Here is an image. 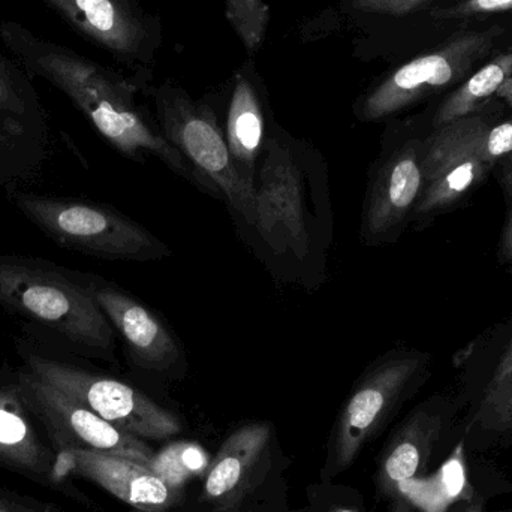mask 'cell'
Segmentation results:
<instances>
[{
	"label": "cell",
	"instance_id": "cell-31",
	"mask_svg": "<svg viewBox=\"0 0 512 512\" xmlns=\"http://www.w3.org/2000/svg\"><path fill=\"white\" fill-rule=\"evenodd\" d=\"M0 512H39L33 508L26 507V505L15 504V502L8 501V499L0 498Z\"/></svg>",
	"mask_w": 512,
	"mask_h": 512
},
{
	"label": "cell",
	"instance_id": "cell-10",
	"mask_svg": "<svg viewBox=\"0 0 512 512\" xmlns=\"http://www.w3.org/2000/svg\"><path fill=\"white\" fill-rule=\"evenodd\" d=\"M424 138L385 144L364 194L360 239L366 246L393 245L414 218L424 189Z\"/></svg>",
	"mask_w": 512,
	"mask_h": 512
},
{
	"label": "cell",
	"instance_id": "cell-7",
	"mask_svg": "<svg viewBox=\"0 0 512 512\" xmlns=\"http://www.w3.org/2000/svg\"><path fill=\"white\" fill-rule=\"evenodd\" d=\"M20 354L24 366L36 378L68 394L129 435L143 441H162L182 432V423L173 412L125 382L54 360L32 349H21Z\"/></svg>",
	"mask_w": 512,
	"mask_h": 512
},
{
	"label": "cell",
	"instance_id": "cell-13",
	"mask_svg": "<svg viewBox=\"0 0 512 512\" xmlns=\"http://www.w3.org/2000/svg\"><path fill=\"white\" fill-rule=\"evenodd\" d=\"M89 277L93 295L131 360L147 372L173 375L186 364L182 346L170 328L143 303L101 277Z\"/></svg>",
	"mask_w": 512,
	"mask_h": 512
},
{
	"label": "cell",
	"instance_id": "cell-32",
	"mask_svg": "<svg viewBox=\"0 0 512 512\" xmlns=\"http://www.w3.org/2000/svg\"><path fill=\"white\" fill-rule=\"evenodd\" d=\"M331 512H358V511H355V510H352V508H334L333 511Z\"/></svg>",
	"mask_w": 512,
	"mask_h": 512
},
{
	"label": "cell",
	"instance_id": "cell-6",
	"mask_svg": "<svg viewBox=\"0 0 512 512\" xmlns=\"http://www.w3.org/2000/svg\"><path fill=\"white\" fill-rule=\"evenodd\" d=\"M429 357L412 349L391 351L367 367L343 405L333 435L334 474L345 471L381 432L426 376Z\"/></svg>",
	"mask_w": 512,
	"mask_h": 512
},
{
	"label": "cell",
	"instance_id": "cell-14",
	"mask_svg": "<svg viewBox=\"0 0 512 512\" xmlns=\"http://www.w3.org/2000/svg\"><path fill=\"white\" fill-rule=\"evenodd\" d=\"M54 472L86 478L125 504L144 512L168 511L182 496L147 466L99 451L80 448L60 450Z\"/></svg>",
	"mask_w": 512,
	"mask_h": 512
},
{
	"label": "cell",
	"instance_id": "cell-19",
	"mask_svg": "<svg viewBox=\"0 0 512 512\" xmlns=\"http://www.w3.org/2000/svg\"><path fill=\"white\" fill-rule=\"evenodd\" d=\"M471 493L466 480L463 445L444 463L435 475L415 478L399 487L396 504L391 512H445L457 499H465Z\"/></svg>",
	"mask_w": 512,
	"mask_h": 512
},
{
	"label": "cell",
	"instance_id": "cell-30",
	"mask_svg": "<svg viewBox=\"0 0 512 512\" xmlns=\"http://www.w3.org/2000/svg\"><path fill=\"white\" fill-rule=\"evenodd\" d=\"M499 254H501L502 261L512 265V210L510 216H508L504 233H502L501 252Z\"/></svg>",
	"mask_w": 512,
	"mask_h": 512
},
{
	"label": "cell",
	"instance_id": "cell-27",
	"mask_svg": "<svg viewBox=\"0 0 512 512\" xmlns=\"http://www.w3.org/2000/svg\"><path fill=\"white\" fill-rule=\"evenodd\" d=\"M512 0H460L448 8L436 9L433 15L444 20L451 18H468L474 15L495 14V12L511 11Z\"/></svg>",
	"mask_w": 512,
	"mask_h": 512
},
{
	"label": "cell",
	"instance_id": "cell-2",
	"mask_svg": "<svg viewBox=\"0 0 512 512\" xmlns=\"http://www.w3.org/2000/svg\"><path fill=\"white\" fill-rule=\"evenodd\" d=\"M0 41L30 78L60 90L114 149L131 159L156 156L203 191L200 177L182 153L144 119L122 75L35 35L18 21L0 20Z\"/></svg>",
	"mask_w": 512,
	"mask_h": 512
},
{
	"label": "cell",
	"instance_id": "cell-8",
	"mask_svg": "<svg viewBox=\"0 0 512 512\" xmlns=\"http://www.w3.org/2000/svg\"><path fill=\"white\" fill-rule=\"evenodd\" d=\"M490 123L483 114H469L424 138V189L412 221H432L450 212L492 173L481 153Z\"/></svg>",
	"mask_w": 512,
	"mask_h": 512
},
{
	"label": "cell",
	"instance_id": "cell-1",
	"mask_svg": "<svg viewBox=\"0 0 512 512\" xmlns=\"http://www.w3.org/2000/svg\"><path fill=\"white\" fill-rule=\"evenodd\" d=\"M249 236L276 279L306 288L327 279L333 245L327 162L280 128L268 132L259 158Z\"/></svg>",
	"mask_w": 512,
	"mask_h": 512
},
{
	"label": "cell",
	"instance_id": "cell-25",
	"mask_svg": "<svg viewBox=\"0 0 512 512\" xmlns=\"http://www.w3.org/2000/svg\"><path fill=\"white\" fill-rule=\"evenodd\" d=\"M478 421L490 432L504 433L512 430V379L496 390L484 393Z\"/></svg>",
	"mask_w": 512,
	"mask_h": 512
},
{
	"label": "cell",
	"instance_id": "cell-29",
	"mask_svg": "<svg viewBox=\"0 0 512 512\" xmlns=\"http://www.w3.org/2000/svg\"><path fill=\"white\" fill-rule=\"evenodd\" d=\"M512 379V339L508 342L507 348L502 352L501 358H499L498 366H496L495 372H493L492 379H490L489 385H487V391L496 390L501 385L507 384Z\"/></svg>",
	"mask_w": 512,
	"mask_h": 512
},
{
	"label": "cell",
	"instance_id": "cell-5",
	"mask_svg": "<svg viewBox=\"0 0 512 512\" xmlns=\"http://www.w3.org/2000/svg\"><path fill=\"white\" fill-rule=\"evenodd\" d=\"M156 108L162 135L194 168L203 191L224 198L237 224L249 233L255 222V189L237 171L215 113L174 87L159 90Z\"/></svg>",
	"mask_w": 512,
	"mask_h": 512
},
{
	"label": "cell",
	"instance_id": "cell-28",
	"mask_svg": "<svg viewBox=\"0 0 512 512\" xmlns=\"http://www.w3.org/2000/svg\"><path fill=\"white\" fill-rule=\"evenodd\" d=\"M430 2L432 0H348V5L354 11L402 17L418 11Z\"/></svg>",
	"mask_w": 512,
	"mask_h": 512
},
{
	"label": "cell",
	"instance_id": "cell-21",
	"mask_svg": "<svg viewBox=\"0 0 512 512\" xmlns=\"http://www.w3.org/2000/svg\"><path fill=\"white\" fill-rule=\"evenodd\" d=\"M512 75V50L478 69L462 86L457 87L436 111L433 126L445 125L478 113V108L495 95Z\"/></svg>",
	"mask_w": 512,
	"mask_h": 512
},
{
	"label": "cell",
	"instance_id": "cell-26",
	"mask_svg": "<svg viewBox=\"0 0 512 512\" xmlns=\"http://www.w3.org/2000/svg\"><path fill=\"white\" fill-rule=\"evenodd\" d=\"M481 153L492 170L512 156V117L498 125L490 123L489 129L484 134Z\"/></svg>",
	"mask_w": 512,
	"mask_h": 512
},
{
	"label": "cell",
	"instance_id": "cell-16",
	"mask_svg": "<svg viewBox=\"0 0 512 512\" xmlns=\"http://www.w3.org/2000/svg\"><path fill=\"white\" fill-rule=\"evenodd\" d=\"M444 418L439 411L423 405L394 433L382 453L376 484L382 496L396 504L399 487L406 481L423 477L433 448L442 432Z\"/></svg>",
	"mask_w": 512,
	"mask_h": 512
},
{
	"label": "cell",
	"instance_id": "cell-23",
	"mask_svg": "<svg viewBox=\"0 0 512 512\" xmlns=\"http://www.w3.org/2000/svg\"><path fill=\"white\" fill-rule=\"evenodd\" d=\"M210 462V454L198 442L177 441L153 454L149 469L168 487L182 493L186 484L206 477Z\"/></svg>",
	"mask_w": 512,
	"mask_h": 512
},
{
	"label": "cell",
	"instance_id": "cell-9",
	"mask_svg": "<svg viewBox=\"0 0 512 512\" xmlns=\"http://www.w3.org/2000/svg\"><path fill=\"white\" fill-rule=\"evenodd\" d=\"M499 33V29L459 33L438 50L400 66L361 99L357 116L364 122H378L460 83L492 53Z\"/></svg>",
	"mask_w": 512,
	"mask_h": 512
},
{
	"label": "cell",
	"instance_id": "cell-4",
	"mask_svg": "<svg viewBox=\"0 0 512 512\" xmlns=\"http://www.w3.org/2000/svg\"><path fill=\"white\" fill-rule=\"evenodd\" d=\"M18 212L59 248L113 261H155L171 249L138 222L104 204L9 189Z\"/></svg>",
	"mask_w": 512,
	"mask_h": 512
},
{
	"label": "cell",
	"instance_id": "cell-3",
	"mask_svg": "<svg viewBox=\"0 0 512 512\" xmlns=\"http://www.w3.org/2000/svg\"><path fill=\"white\" fill-rule=\"evenodd\" d=\"M0 307L50 331L78 354L116 361V334L87 274L24 255H0Z\"/></svg>",
	"mask_w": 512,
	"mask_h": 512
},
{
	"label": "cell",
	"instance_id": "cell-22",
	"mask_svg": "<svg viewBox=\"0 0 512 512\" xmlns=\"http://www.w3.org/2000/svg\"><path fill=\"white\" fill-rule=\"evenodd\" d=\"M47 138L0 122V186L33 176L45 161Z\"/></svg>",
	"mask_w": 512,
	"mask_h": 512
},
{
	"label": "cell",
	"instance_id": "cell-20",
	"mask_svg": "<svg viewBox=\"0 0 512 512\" xmlns=\"http://www.w3.org/2000/svg\"><path fill=\"white\" fill-rule=\"evenodd\" d=\"M0 122L47 138V123L32 78L0 51Z\"/></svg>",
	"mask_w": 512,
	"mask_h": 512
},
{
	"label": "cell",
	"instance_id": "cell-15",
	"mask_svg": "<svg viewBox=\"0 0 512 512\" xmlns=\"http://www.w3.org/2000/svg\"><path fill=\"white\" fill-rule=\"evenodd\" d=\"M271 435V424L252 423L225 439L204 477L207 504L231 510L258 486L270 459Z\"/></svg>",
	"mask_w": 512,
	"mask_h": 512
},
{
	"label": "cell",
	"instance_id": "cell-12",
	"mask_svg": "<svg viewBox=\"0 0 512 512\" xmlns=\"http://www.w3.org/2000/svg\"><path fill=\"white\" fill-rule=\"evenodd\" d=\"M71 29L126 63L147 62L155 30L135 0H42Z\"/></svg>",
	"mask_w": 512,
	"mask_h": 512
},
{
	"label": "cell",
	"instance_id": "cell-18",
	"mask_svg": "<svg viewBox=\"0 0 512 512\" xmlns=\"http://www.w3.org/2000/svg\"><path fill=\"white\" fill-rule=\"evenodd\" d=\"M267 137L258 90L246 75H239L228 110L225 138L237 171L252 189Z\"/></svg>",
	"mask_w": 512,
	"mask_h": 512
},
{
	"label": "cell",
	"instance_id": "cell-17",
	"mask_svg": "<svg viewBox=\"0 0 512 512\" xmlns=\"http://www.w3.org/2000/svg\"><path fill=\"white\" fill-rule=\"evenodd\" d=\"M0 465L47 478L56 471V457L42 444L12 381L0 387Z\"/></svg>",
	"mask_w": 512,
	"mask_h": 512
},
{
	"label": "cell",
	"instance_id": "cell-24",
	"mask_svg": "<svg viewBox=\"0 0 512 512\" xmlns=\"http://www.w3.org/2000/svg\"><path fill=\"white\" fill-rule=\"evenodd\" d=\"M227 17L249 53L261 47L270 11L264 0H227Z\"/></svg>",
	"mask_w": 512,
	"mask_h": 512
},
{
	"label": "cell",
	"instance_id": "cell-11",
	"mask_svg": "<svg viewBox=\"0 0 512 512\" xmlns=\"http://www.w3.org/2000/svg\"><path fill=\"white\" fill-rule=\"evenodd\" d=\"M11 381L17 385L30 414L41 420L60 450L99 451L149 468L155 451L143 439L117 429L27 369L18 370Z\"/></svg>",
	"mask_w": 512,
	"mask_h": 512
}]
</instances>
